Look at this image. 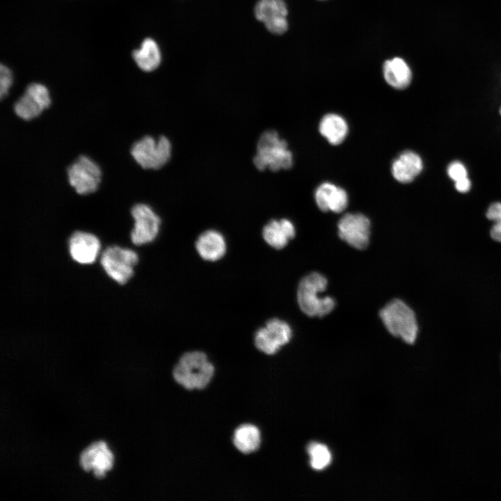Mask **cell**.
Listing matches in <instances>:
<instances>
[{
	"instance_id": "obj_26",
	"label": "cell",
	"mask_w": 501,
	"mask_h": 501,
	"mask_svg": "<svg viewBox=\"0 0 501 501\" xmlns=\"http://www.w3.org/2000/svg\"><path fill=\"white\" fill-rule=\"evenodd\" d=\"M13 73L11 70L3 64L0 66V97L3 100L8 94L13 84Z\"/></svg>"
},
{
	"instance_id": "obj_9",
	"label": "cell",
	"mask_w": 501,
	"mask_h": 501,
	"mask_svg": "<svg viewBox=\"0 0 501 501\" xmlns=\"http://www.w3.org/2000/svg\"><path fill=\"white\" fill-rule=\"evenodd\" d=\"M134 221L130 232V240L136 246L144 245L153 241L159 231L161 218L147 204L138 202L130 209Z\"/></svg>"
},
{
	"instance_id": "obj_4",
	"label": "cell",
	"mask_w": 501,
	"mask_h": 501,
	"mask_svg": "<svg viewBox=\"0 0 501 501\" xmlns=\"http://www.w3.org/2000/svg\"><path fill=\"white\" fill-rule=\"evenodd\" d=\"M379 316L391 335L410 344L415 342L418 333L416 316L404 301H390L380 310Z\"/></svg>"
},
{
	"instance_id": "obj_5",
	"label": "cell",
	"mask_w": 501,
	"mask_h": 501,
	"mask_svg": "<svg viewBox=\"0 0 501 501\" xmlns=\"http://www.w3.org/2000/svg\"><path fill=\"white\" fill-rule=\"evenodd\" d=\"M99 261L107 276L116 283L123 285L133 277L139 257L132 248L111 245L101 252Z\"/></svg>"
},
{
	"instance_id": "obj_12",
	"label": "cell",
	"mask_w": 501,
	"mask_h": 501,
	"mask_svg": "<svg viewBox=\"0 0 501 501\" xmlns=\"http://www.w3.org/2000/svg\"><path fill=\"white\" fill-rule=\"evenodd\" d=\"M101 241L95 234L84 231L75 230L67 240V248L71 259L81 264H93L101 253Z\"/></svg>"
},
{
	"instance_id": "obj_7",
	"label": "cell",
	"mask_w": 501,
	"mask_h": 501,
	"mask_svg": "<svg viewBox=\"0 0 501 501\" xmlns=\"http://www.w3.org/2000/svg\"><path fill=\"white\" fill-rule=\"evenodd\" d=\"M66 175L70 186L76 193L86 196L97 191L102 173L93 159L81 154L67 167Z\"/></svg>"
},
{
	"instance_id": "obj_14",
	"label": "cell",
	"mask_w": 501,
	"mask_h": 501,
	"mask_svg": "<svg viewBox=\"0 0 501 501\" xmlns=\"http://www.w3.org/2000/svg\"><path fill=\"white\" fill-rule=\"evenodd\" d=\"M80 465L84 470H93L97 477H102L113 466V456L103 441L92 443L80 455Z\"/></svg>"
},
{
	"instance_id": "obj_22",
	"label": "cell",
	"mask_w": 501,
	"mask_h": 501,
	"mask_svg": "<svg viewBox=\"0 0 501 501\" xmlns=\"http://www.w3.org/2000/svg\"><path fill=\"white\" fill-rule=\"evenodd\" d=\"M132 56L138 67L144 72L154 71L161 61L159 46L152 38L145 39L141 47L133 51Z\"/></svg>"
},
{
	"instance_id": "obj_8",
	"label": "cell",
	"mask_w": 501,
	"mask_h": 501,
	"mask_svg": "<svg viewBox=\"0 0 501 501\" xmlns=\"http://www.w3.org/2000/svg\"><path fill=\"white\" fill-rule=\"evenodd\" d=\"M51 104L48 88L40 83L29 84L13 106L14 113L21 120L31 121L38 118Z\"/></svg>"
},
{
	"instance_id": "obj_16",
	"label": "cell",
	"mask_w": 501,
	"mask_h": 501,
	"mask_svg": "<svg viewBox=\"0 0 501 501\" xmlns=\"http://www.w3.org/2000/svg\"><path fill=\"white\" fill-rule=\"evenodd\" d=\"M314 198L318 208L322 212L340 213L347 208L349 202L347 191L329 182H323L317 187Z\"/></svg>"
},
{
	"instance_id": "obj_21",
	"label": "cell",
	"mask_w": 501,
	"mask_h": 501,
	"mask_svg": "<svg viewBox=\"0 0 501 501\" xmlns=\"http://www.w3.org/2000/svg\"><path fill=\"white\" fill-rule=\"evenodd\" d=\"M319 132L330 144L337 145L346 139L349 133V125L340 115L329 113L321 118Z\"/></svg>"
},
{
	"instance_id": "obj_24",
	"label": "cell",
	"mask_w": 501,
	"mask_h": 501,
	"mask_svg": "<svg viewBox=\"0 0 501 501\" xmlns=\"http://www.w3.org/2000/svg\"><path fill=\"white\" fill-rule=\"evenodd\" d=\"M448 177L454 182V188L463 190L471 184L466 166L460 161H452L447 168Z\"/></svg>"
},
{
	"instance_id": "obj_6",
	"label": "cell",
	"mask_w": 501,
	"mask_h": 501,
	"mask_svg": "<svg viewBox=\"0 0 501 501\" xmlns=\"http://www.w3.org/2000/svg\"><path fill=\"white\" fill-rule=\"evenodd\" d=\"M171 151V143L167 137L159 136L156 139L147 135L136 141L132 145L129 152L143 169L158 170L169 161Z\"/></svg>"
},
{
	"instance_id": "obj_15",
	"label": "cell",
	"mask_w": 501,
	"mask_h": 501,
	"mask_svg": "<svg viewBox=\"0 0 501 501\" xmlns=\"http://www.w3.org/2000/svg\"><path fill=\"white\" fill-rule=\"evenodd\" d=\"M231 442L234 448L243 455L258 452L263 444V434L260 427L250 422L238 424L233 430Z\"/></svg>"
},
{
	"instance_id": "obj_2",
	"label": "cell",
	"mask_w": 501,
	"mask_h": 501,
	"mask_svg": "<svg viewBox=\"0 0 501 501\" xmlns=\"http://www.w3.org/2000/svg\"><path fill=\"white\" fill-rule=\"evenodd\" d=\"M256 150L253 161L260 171L287 170L293 165V154L287 141L274 130H267L261 134Z\"/></svg>"
},
{
	"instance_id": "obj_3",
	"label": "cell",
	"mask_w": 501,
	"mask_h": 501,
	"mask_svg": "<svg viewBox=\"0 0 501 501\" xmlns=\"http://www.w3.org/2000/svg\"><path fill=\"white\" fill-rule=\"evenodd\" d=\"M327 280L321 273L312 272L304 276L297 288V302L301 311L309 317H322L335 308V301L331 296L321 297L326 289Z\"/></svg>"
},
{
	"instance_id": "obj_28",
	"label": "cell",
	"mask_w": 501,
	"mask_h": 501,
	"mask_svg": "<svg viewBox=\"0 0 501 501\" xmlns=\"http://www.w3.org/2000/svg\"><path fill=\"white\" fill-rule=\"evenodd\" d=\"M499 113H500V116H501V106H500V109H499Z\"/></svg>"
},
{
	"instance_id": "obj_20",
	"label": "cell",
	"mask_w": 501,
	"mask_h": 501,
	"mask_svg": "<svg viewBox=\"0 0 501 501\" xmlns=\"http://www.w3.org/2000/svg\"><path fill=\"white\" fill-rule=\"evenodd\" d=\"M386 83L395 89L406 88L412 81V71L407 63L399 57L387 60L383 67Z\"/></svg>"
},
{
	"instance_id": "obj_27",
	"label": "cell",
	"mask_w": 501,
	"mask_h": 501,
	"mask_svg": "<svg viewBox=\"0 0 501 501\" xmlns=\"http://www.w3.org/2000/svg\"><path fill=\"white\" fill-rule=\"evenodd\" d=\"M202 476H203V477H205V473H202ZM205 492H206V480H205Z\"/></svg>"
},
{
	"instance_id": "obj_1",
	"label": "cell",
	"mask_w": 501,
	"mask_h": 501,
	"mask_svg": "<svg viewBox=\"0 0 501 501\" xmlns=\"http://www.w3.org/2000/svg\"><path fill=\"white\" fill-rule=\"evenodd\" d=\"M216 368L203 351L191 350L182 353L174 364L171 375L174 382L188 391L204 390L216 375Z\"/></svg>"
},
{
	"instance_id": "obj_13",
	"label": "cell",
	"mask_w": 501,
	"mask_h": 501,
	"mask_svg": "<svg viewBox=\"0 0 501 501\" xmlns=\"http://www.w3.org/2000/svg\"><path fill=\"white\" fill-rule=\"evenodd\" d=\"M256 19L272 33L283 34L288 29V10L284 0H259L255 7Z\"/></svg>"
},
{
	"instance_id": "obj_23",
	"label": "cell",
	"mask_w": 501,
	"mask_h": 501,
	"mask_svg": "<svg viewBox=\"0 0 501 501\" xmlns=\"http://www.w3.org/2000/svg\"><path fill=\"white\" fill-rule=\"evenodd\" d=\"M307 452L310 467L315 470H322L332 461V454L328 447L319 443L313 442L308 445Z\"/></svg>"
},
{
	"instance_id": "obj_25",
	"label": "cell",
	"mask_w": 501,
	"mask_h": 501,
	"mask_svg": "<svg viewBox=\"0 0 501 501\" xmlns=\"http://www.w3.org/2000/svg\"><path fill=\"white\" fill-rule=\"evenodd\" d=\"M486 217L493 222L491 229V237L501 243V202L495 201L490 204L486 212Z\"/></svg>"
},
{
	"instance_id": "obj_17",
	"label": "cell",
	"mask_w": 501,
	"mask_h": 501,
	"mask_svg": "<svg viewBox=\"0 0 501 501\" xmlns=\"http://www.w3.org/2000/svg\"><path fill=\"white\" fill-rule=\"evenodd\" d=\"M424 163L422 157L413 150H404L392 162L391 174L399 183L408 184L422 172Z\"/></svg>"
},
{
	"instance_id": "obj_10",
	"label": "cell",
	"mask_w": 501,
	"mask_h": 501,
	"mask_svg": "<svg viewBox=\"0 0 501 501\" xmlns=\"http://www.w3.org/2000/svg\"><path fill=\"white\" fill-rule=\"evenodd\" d=\"M292 335V328L287 322L273 318L255 332L253 344L260 353L273 356L289 343Z\"/></svg>"
},
{
	"instance_id": "obj_18",
	"label": "cell",
	"mask_w": 501,
	"mask_h": 501,
	"mask_svg": "<svg viewBox=\"0 0 501 501\" xmlns=\"http://www.w3.org/2000/svg\"><path fill=\"white\" fill-rule=\"evenodd\" d=\"M196 248L205 260L214 262L222 258L226 252V242L223 234L215 230L201 233L196 241Z\"/></svg>"
},
{
	"instance_id": "obj_11",
	"label": "cell",
	"mask_w": 501,
	"mask_h": 501,
	"mask_svg": "<svg viewBox=\"0 0 501 501\" xmlns=\"http://www.w3.org/2000/svg\"><path fill=\"white\" fill-rule=\"evenodd\" d=\"M371 223L361 213H347L337 223L340 238L349 246L363 250L369 244Z\"/></svg>"
},
{
	"instance_id": "obj_19",
	"label": "cell",
	"mask_w": 501,
	"mask_h": 501,
	"mask_svg": "<svg viewBox=\"0 0 501 501\" xmlns=\"http://www.w3.org/2000/svg\"><path fill=\"white\" fill-rule=\"evenodd\" d=\"M295 227L287 218L272 219L262 229L264 240L276 249L283 248L295 236Z\"/></svg>"
}]
</instances>
